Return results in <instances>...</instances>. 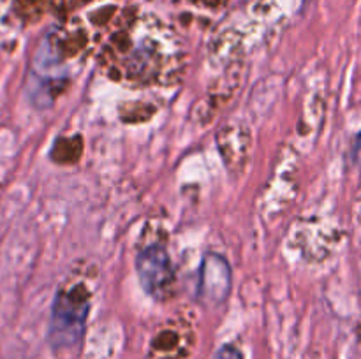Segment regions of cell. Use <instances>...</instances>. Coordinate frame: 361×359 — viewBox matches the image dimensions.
I'll list each match as a JSON object with an SVG mask.
<instances>
[{"label": "cell", "instance_id": "4", "mask_svg": "<svg viewBox=\"0 0 361 359\" xmlns=\"http://www.w3.org/2000/svg\"><path fill=\"white\" fill-rule=\"evenodd\" d=\"M219 359H240V352L233 347H226L219 352Z\"/></svg>", "mask_w": 361, "mask_h": 359}, {"label": "cell", "instance_id": "1", "mask_svg": "<svg viewBox=\"0 0 361 359\" xmlns=\"http://www.w3.org/2000/svg\"><path fill=\"white\" fill-rule=\"evenodd\" d=\"M99 62L109 77L130 87H166L182 74L183 51L164 23L145 16L118 28L102 48Z\"/></svg>", "mask_w": 361, "mask_h": 359}, {"label": "cell", "instance_id": "3", "mask_svg": "<svg viewBox=\"0 0 361 359\" xmlns=\"http://www.w3.org/2000/svg\"><path fill=\"white\" fill-rule=\"evenodd\" d=\"M137 273L145 291L155 299L171 296L175 285V271L168 252L162 246H148L137 257Z\"/></svg>", "mask_w": 361, "mask_h": 359}, {"label": "cell", "instance_id": "2", "mask_svg": "<svg viewBox=\"0 0 361 359\" xmlns=\"http://www.w3.org/2000/svg\"><path fill=\"white\" fill-rule=\"evenodd\" d=\"M88 312V291L85 285H71L56 294L53 303L49 338L56 347H69L83 334Z\"/></svg>", "mask_w": 361, "mask_h": 359}]
</instances>
